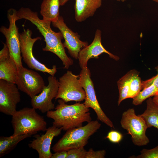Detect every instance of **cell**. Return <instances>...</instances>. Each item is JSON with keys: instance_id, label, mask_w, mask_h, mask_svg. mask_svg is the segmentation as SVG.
<instances>
[{"instance_id": "6da1fadb", "label": "cell", "mask_w": 158, "mask_h": 158, "mask_svg": "<svg viewBox=\"0 0 158 158\" xmlns=\"http://www.w3.org/2000/svg\"><path fill=\"white\" fill-rule=\"evenodd\" d=\"M17 15L19 20L25 19L36 26L46 42L45 47L42 49L43 51H50L56 55L62 61L65 68H68L73 64V61L67 56L61 42L63 38L62 34L60 31L56 32L52 30L51 22L40 19L37 12L28 8H21L17 11Z\"/></svg>"}, {"instance_id": "7a4b0ae2", "label": "cell", "mask_w": 158, "mask_h": 158, "mask_svg": "<svg viewBox=\"0 0 158 158\" xmlns=\"http://www.w3.org/2000/svg\"><path fill=\"white\" fill-rule=\"evenodd\" d=\"M58 102L55 110L47 113V116L54 120L53 126L66 131L82 126L84 122L92 121L89 108L84 103L68 105L60 99Z\"/></svg>"}, {"instance_id": "3957f363", "label": "cell", "mask_w": 158, "mask_h": 158, "mask_svg": "<svg viewBox=\"0 0 158 158\" xmlns=\"http://www.w3.org/2000/svg\"><path fill=\"white\" fill-rule=\"evenodd\" d=\"M11 124L14 132L13 135L30 134L46 131L47 123L44 117L32 107H24L17 111L12 116Z\"/></svg>"}, {"instance_id": "277c9868", "label": "cell", "mask_w": 158, "mask_h": 158, "mask_svg": "<svg viewBox=\"0 0 158 158\" xmlns=\"http://www.w3.org/2000/svg\"><path fill=\"white\" fill-rule=\"evenodd\" d=\"M101 126L97 120L91 121L85 126L66 130L52 149L55 152L84 147L90 137L99 129Z\"/></svg>"}, {"instance_id": "5b68a950", "label": "cell", "mask_w": 158, "mask_h": 158, "mask_svg": "<svg viewBox=\"0 0 158 158\" xmlns=\"http://www.w3.org/2000/svg\"><path fill=\"white\" fill-rule=\"evenodd\" d=\"M121 127L131 135L134 145L141 146L147 145L150 140L146 134L148 128L144 119L137 115L134 109L129 108L122 114L120 121Z\"/></svg>"}, {"instance_id": "8992f818", "label": "cell", "mask_w": 158, "mask_h": 158, "mask_svg": "<svg viewBox=\"0 0 158 158\" xmlns=\"http://www.w3.org/2000/svg\"><path fill=\"white\" fill-rule=\"evenodd\" d=\"M7 18L9 26L7 28L2 26L1 32L6 38V44L9 49L10 56L16 63L18 69L23 66L22 61L20 42L18 28L16 22L19 20L17 11L13 8L9 9L7 12Z\"/></svg>"}, {"instance_id": "52a82bcc", "label": "cell", "mask_w": 158, "mask_h": 158, "mask_svg": "<svg viewBox=\"0 0 158 158\" xmlns=\"http://www.w3.org/2000/svg\"><path fill=\"white\" fill-rule=\"evenodd\" d=\"M32 32L29 29H24L23 32L19 34L21 54L23 60L28 66L32 69L47 73L54 76L57 72L55 65H53L52 68L47 67L35 57L32 51L35 42L42 38L37 37H32Z\"/></svg>"}, {"instance_id": "ba28073f", "label": "cell", "mask_w": 158, "mask_h": 158, "mask_svg": "<svg viewBox=\"0 0 158 158\" xmlns=\"http://www.w3.org/2000/svg\"><path fill=\"white\" fill-rule=\"evenodd\" d=\"M79 75L68 71L59 79V87L56 99H60L66 103L71 101L80 102L85 100V91L79 79Z\"/></svg>"}, {"instance_id": "9c48e42d", "label": "cell", "mask_w": 158, "mask_h": 158, "mask_svg": "<svg viewBox=\"0 0 158 158\" xmlns=\"http://www.w3.org/2000/svg\"><path fill=\"white\" fill-rule=\"evenodd\" d=\"M79 78L86 93L84 104L95 111L98 120L108 126L114 128L113 123L103 111L97 99L93 83L91 78V72L87 67L82 69Z\"/></svg>"}, {"instance_id": "30bf717a", "label": "cell", "mask_w": 158, "mask_h": 158, "mask_svg": "<svg viewBox=\"0 0 158 158\" xmlns=\"http://www.w3.org/2000/svg\"><path fill=\"white\" fill-rule=\"evenodd\" d=\"M18 71L16 84L20 90L31 98L39 94L46 86L43 79L37 72L23 66Z\"/></svg>"}, {"instance_id": "8fae6325", "label": "cell", "mask_w": 158, "mask_h": 158, "mask_svg": "<svg viewBox=\"0 0 158 158\" xmlns=\"http://www.w3.org/2000/svg\"><path fill=\"white\" fill-rule=\"evenodd\" d=\"M48 85L38 95L31 98L32 107L38 109L42 113H47L55 109L52 100L55 98L58 91L59 81L54 76L51 75L47 78Z\"/></svg>"}, {"instance_id": "7c38bea8", "label": "cell", "mask_w": 158, "mask_h": 158, "mask_svg": "<svg viewBox=\"0 0 158 158\" xmlns=\"http://www.w3.org/2000/svg\"><path fill=\"white\" fill-rule=\"evenodd\" d=\"M19 90L16 85L0 79V111L12 116L17 111L21 101Z\"/></svg>"}, {"instance_id": "4fadbf2b", "label": "cell", "mask_w": 158, "mask_h": 158, "mask_svg": "<svg viewBox=\"0 0 158 158\" xmlns=\"http://www.w3.org/2000/svg\"><path fill=\"white\" fill-rule=\"evenodd\" d=\"M52 23L53 26L59 29L62 34L64 40L63 45L67 49L69 54L73 58L78 59L80 51L88 45L87 42L81 40L80 36L67 26L61 16H59L56 20Z\"/></svg>"}, {"instance_id": "5bb4252c", "label": "cell", "mask_w": 158, "mask_h": 158, "mask_svg": "<svg viewBox=\"0 0 158 158\" xmlns=\"http://www.w3.org/2000/svg\"><path fill=\"white\" fill-rule=\"evenodd\" d=\"M62 130L61 128L53 126L49 127L44 134L36 135L35 138L29 143L28 146L37 152L39 158H51L53 154L51 151L52 141L54 137L61 134Z\"/></svg>"}, {"instance_id": "9a60e30c", "label": "cell", "mask_w": 158, "mask_h": 158, "mask_svg": "<svg viewBox=\"0 0 158 158\" xmlns=\"http://www.w3.org/2000/svg\"><path fill=\"white\" fill-rule=\"evenodd\" d=\"M101 31L97 29L92 43L83 48L80 51L78 59L82 69L87 67V63L89 59H97L98 56L103 53L107 54L111 58L115 60H119V57L111 53L103 47L101 42Z\"/></svg>"}, {"instance_id": "2e32d148", "label": "cell", "mask_w": 158, "mask_h": 158, "mask_svg": "<svg viewBox=\"0 0 158 158\" xmlns=\"http://www.w3.org/2000/svg\"><path fill=\"white\" fill-rule=\"evenodd\" d=\"M0 51V79L16 84L18 68L14 60L10 56L6 43Z\"/></svg>"}, {"instance_id": "e0dca14e", "label": "cell", "mask_w": 158, "mask_h": 158, "mask_svg": "<svg viewBox=\"0 0 158 158\" xmlns=\"http://www.w3.org/2000/svg\"><path fill=\"white\" fill-rule=\"evenodd\" d=\"M102 0H75V18L79 22L92 16L102 5Z\"/></svg>"}, {"instance_id": "ac0fdd59", "label": "cell", "mask_w": 158, "mask_h": 158, "mask_svg": "<svg viewBox=\"0 0 158 158\" xmlns=\"http://www.w3.org/2000/svg\"><path fill=\"white\" fill-rule=\"evenodd\" d=\"M59 0H43L40 13L44 20L51 22L57 20L59 16Z\"/></svg>"}, {"instance_id": "d6986e66", "label": "cell", "mask_w": 158, "mask_h": 158, "mask_svg": "<svg viewBox=\"0 0 158 158\" xmlns=\"http://www.w3.org/2000/svg\"><path fill=\"white\" fill-rule=\"evenodd\" d=\"M146 103V110L139 115L145 120L148 128L154 127L158 130V105L151 97L147 99Z\"/></svg>"}, {"instance_id": "ffe728a7", "label": "cell", "mask_w": 158, "mask_h": 158, "mask_svg": "<svg viewBox=\"0 0 158 158\" xmlns=\"http://www.w3.org/2000/svg\"><path fill=\"white\" fill-rule=\"evenodd\" d=\"M32 135L27 134L0 137V157H1L13 150L20 141Z\"/></svg>"}, {"instance_id": "44dd1931", "label": "cell", "mask_w": 158, "mask_h": 158, "mask_svg": "<svg viewBox=\"0 0 158 158\" xmlns=\"http://www.w3.org/2000/svg\"><path fill=\"white\" fill-rule=\"evenodd\" d=\"M133 71H129L117 82L119 95L118 101V106L123 101L128 98L130 82Z\"/></svg>"}, {"instance_id": "7402d4cb", "label": "cell", "mask_w": 158, "mask_h": 158, "mask_svg": "<svg viewBox=\"0 0 158 158\" xmlns=\"http://www.w3.org/2000/svg\"><path fill=\"white\" fill-rule=\"evenodd\" d=\"M158 92V89L152 83L146 87L134 98L133 104L137 106L141 104L146 99L154 96Z\"/></svg>"}, {"instance_id": "603a6c76", "label": "cell", "mask_w": 158, "mask_h": 158, "mask_svg": "<svg viewBox=\"0 0 158 158\" xmlns=\"http://www.w3.org/2000/svg\"><path fill=\"white\" fill-rule=\"evenodd\" d=\"M142 89V82L138 72L134 70L130 84L128 98H134Z\"/></svg>"}, {"instance_id": "cb8c5ba5", "label": "cell", "mask_w": 158, "mask_h": 158, "mask_svg": "<svg viewBox=\"0 0 158 158\" xmlns=\"http://www.w3.org/2000/svg\"><path fill=\"white\" fill-rule=\"evenodd\" d=\"M130 158H158V145L150 149H143L140 151V154Z\"/></svg>"}, {"instance_id": "d4e9b609", "label": "cell", "mask_w": 158, "mask_h": 158, "mask_svg": "<svg viewBox=\"0 0 158 158\" xmlns=\"http://www.w3.org/2000/svg\"><path fill=\"white\" fill-rule=\"evenodd\" d=\"M67 151L66 158H85L87 152L84 147L73 148Z\"/></svg>"}, {"instance_id": "484cf974", "label": "cell", "mask_w": 158, "mask_h": 158, "mask_svg": "<svg viewBox=\"0 0 158 158\" xmlns=\"http://www.w3.org/2000/svg\"><path fill=\"white\" fill-rule=\"evenodd\" d=\"M106 138L112 143H118L122 139L123 135L119 132L112 130L108 132Z\"/></svg>"}, {"instance_id": "4316f807", "label": "cell", "mask_w": 158, "mask_h": 158, "mask_svg": "<svg viewBox=\"0 0 158 158\" xmlns=\"http://www.w3.org/2000/svg\"><path fill=\"white\" fill-rule=\"evenodd\" d=\"M104 150L94 151L92 148L87 151L85 158H104L106 155Z\"/></svg>"}, {"instance_id": "83f0119b", "label": "cell", "mask_w": 158, "mask_h": 158, "mask_svg": "<svg viewBox=\"0 0 158 158\" xmlns=\"http://www.w3.org/2000/svg\"><path fill=\"white\" fill-rule=\"evenodd\" d=\"M67 155V151H59L53 154L51 158H66Z\"/></svg>"}, {"instance_id": "f1b7e54d", "label": "cell", "mask_w": 158, "mask_h": 158, "mask_svg": "<svg viewBox=\"0 0 158 158\" xmlns=\"http://www.w3.org/2000/svg\"><path fill=\"white\" fill-rule=\"evenodd\" d=\"M155 69L157 71V74L149 79L154 86L158 89V66L155 68Z\"/></svg>"}, {"instance_id": "f546056e", "label": "cell", "mask_w": 158, "mask_h": 158, "mask_svg": "<svg viewBox=\"0 0 158 158\" xmlns=\"http://www.w3.org/2000/svg\"><path fill=\"white\" fill-rule=\"evenodd\" d=\"M152 99L154 102L158 105V93L154 96Z\"/></svg>"}, {"instance_id": "4dcf8cb0", "label": "cell", "mask_w": 158, "mask_h": 158, "mask_svg": "<svg viewBox=\"0 0 158 158\" xmlns=\"http://www.w3.org/2000/svg\"><path fill=\"white\" fill-rule=\"evenodd\" d=\"M69 0H59V3L60 6H63Z\"/></svg>"}, {"instance_id": "1f68e13d", "label": "cell", "mask_w": 158, "mask_h": 158, "mask_svg": "<svg viewBox=\"0 0 158 158\" xmlns=\"http://www.w3.org/2000/svg\"><path fill=\"white\" fill-rule=\"evenodd\" d=\"M116 0L118 1H121L122 2H123L126 1V0Z\"/></svg>"}, {"instance_id": "d6a6232c", "label": "cell", "mask_w": 158, "mask_h": 158, "mask_svg": "<svg viewBox=\"0 0 158 158\" xmlns=\"http://www.w3.org/2000/svg\"><path fill=\"white\" fill-rule=\"evenodd\" d=\"M158 3V0H152Z\"/></svg>"}, {"instance_id": "836d02e7", "label": "cell", "mask_w": 158, "mask_h": 158, "mask_svg": "<svg viewBox=\"0 0 158 158\" xmlns=\"http://www.w3.org/2000/svg\"><path fill=\"white\" fill-rule=\"evenodd\" d=\"M158 93H157V94H158Z\"/></svg>"}]
</instances>
